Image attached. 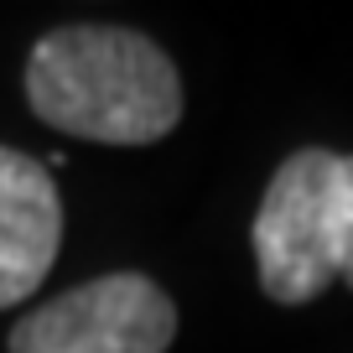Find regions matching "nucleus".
Listing matches in <instances>:
<instances>
[{
    "label": "nucleus",
    "mask_w": 353,
    "mask_h": 353,
    "mask_svg": "<svg viewBox=\"0 0 353 353\" xmlns=\"http://www.w3.org/2000/svg\"><path fill=\"white\" fill-rule=\"evenodd\" d=\"M26 99L42 125L99 145H151L182 120L172 57L125 26H57L26 57Z\"/></svg>",
    "instance_id": "1"
},
{
    "label": "nucleus",
    "mask_w": 353,
    "mask_h": 353,
    "mask_svg": "<svg viewBox=\"0 0 353 353\" xmlns=\"http://www.w3.org/2000/svg\"><path fill=\"white\" fill-rule=\"evenodd\" d=\"M338 161L317 145L286 156L254 213L260 286L281 307H301L338 281Z\"/></svg>",
    "instance_id": "2"
},
{
    "label": "nucleus",
    "mask_w": 353,
    "mask_h": 353,
    "mask_svg": "<svg viewBox=\"0 0 353 353\" xmlns=\"http://www.w3.org/2000/svg\"><path fill=\"white\" fill-rule=\"evenodd\" d=\"M176 307L145 276H99L11 327V353H166Z\"/></svg>",
    "instance_id": "3"
},
{
    "label": "nucleus",
    "mask_w": 353,
    "mask_h": 353,
    "mask_svg": "<svg viewBox=\"0 0 353 353\" xmlns=\"http://www.w3.org/2000/svg\"><path fill=\"white\" fill-rule=\"evenodd\" d=\"M63 244V198L47 166L0 145V312L47 281Z\"/></svg>",
    "instance_id": "4"
},
{
    "label": "nucleus",
    "mask_w": 353,
    "mask_h": 353,
    "mask_svg": "<svg viewBox=\"0 0 353 353\" xmlns=\"http://www.w3.org/2000/svg\"><path fill=\"white\" fill-rule=\"evenodd\" d=\"M338 281L353 286V156L338 161Z\"/></svg>",
    "instance_id": "5"
}]
</instances>
